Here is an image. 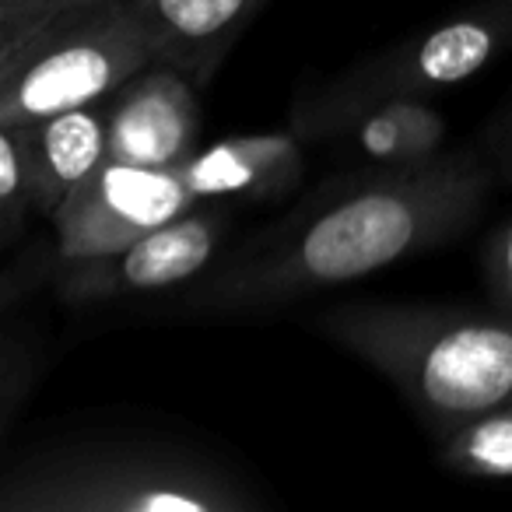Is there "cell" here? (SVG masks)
<instances>
[{
  "label": "cell",
  "mask_w": 512,
  "mask_h": 512,
  "mask_svg": "<svg viewBox=\"0 0 512 512\" xmlns=\"http://www.w3.org/2000/svg\"><path fill=\"white\" fill-rule=\"evenodd\" d=\"M491 183L495 169L477 148L414 169L362 165L221 256L193 281L186 309L253 316L404 264L460 239L481 218Z\"/></svg>",
  "instance_id": "cell-1"
},
{
  "label": "cell",
  "mask_w": 512,
  "mask_h": 512,
  "mask_svg": "<svg viewBox=\"0 0 512 512\" xmlns=\"http://www.w3.org/2000/svg\"><path fill=\"white\" fill-rule=\"evenodd\" d=\"M4 512H249L260 495L176 435L81 432L39 442L0 477Z\"/></svg>",
  "instance_id": "cell-2"
},
{
  "label": "cell",
  "mask_w": 512,
  "mask_h": 512,
  "mask_svg": "<svg viewBox=\"0 0 512 512\" xmlns=\"http://www.w3.org/2000/svg\"><path fill=\"white\" fill-rule=\"evenodd\" d=\"M334 348L372 365L446 435L512 404V316L418 302H348L320 316Z\"/></svg>",
  "instance_id": "cell-3"
},
{
  "label": "cell",
  "mask_w": 512,
  "mask_h": 512,
  "mask_svg": "<svg viewBox=\"0 0 512 512\" xmlns=\"http://www.w3.org/2000/svg\"><path fill=\"white\" fill-rule=\"evenodd\" d=\"M158 64L137 0H85L0 43V127L102 102Z\"/></svg>",
  "instance_id": "cell-4"
},
{
  "label": "cell",
  "mask_w": 512,
  "mask_h": 512,
  "mask_svg": "<svg viewBox=\"0 0 512 512\" xmlns=\"http://www.w3.org/2000/svg\"><path fill=\"white\" fill-rule=\"evenodd\" d=\"M505 50H512V0H481L316 85L351 99L432 102L488 71Z\"/></svg>",
  "instance_id": "cell-5"
},
{
  "label": "cell",
  "mask_w": 512,
  "mask_h": 512,
  "mask_svg": "<svg viewBox=\"0 0 512 512\" xmlns=\"http://www.w3.org/2000/svg\"><path fill=\"white\" fill-rule=\"evenodd\" d=\"M288 127L309 148L323 144L365 169H414L449 155V120L425 99H351L309 85L288 106Z\"/></svg>",
  "instance_id": "cell-6"
},
{
  "label": "cell",
  "mask_w": 512,
  "mask_h": 512,
  "mask_svg": "<svg viewBox=\"0 0 512 512\" xmlns=\"http://www.w3.org/2000/svg\"><path fill=\"white\" fill-rule=\"evenodd\" d=\"M200 207L183 179V165L151 169L106 158L53 218L60 260H92L130 246L141 235Z\"/></svg>",
  "instance_id": "cell-7"
},
{
  "label": "cell",
  "mask_w": 512,
  "mask_h": 512,
  "mask_svg": "<svg viewBox=\"0 0 512 512\" xmlns=\"http://www.w3.org/2000/svg\"><path fill=\"white\" fill-rule=\"evenodd\" d=\"M225 239L228 214L221 207L200 204L109 256H92V260L57 256L50 285L60 299L74 306L183 288L218 264Z\"/></svg>",
  "instance_id": "cell-8"
},
{
  "label": "cell",
  "mask_w": 512,
  "mask_h": 512,
  "mask_svg": "<svg viewBox=\"0 0 512 512\" xmlns=\"http://www.w3.org/2000/svg\"><path fill=\"white\" fill-rule=\"evenodd\" d=\"M109 158L172 169L200 148V88L169 64H151L106 99Z\"/></svg>",
  "instance_id": "cell-9"
},
{
  "label": "cell",
  "mask_w": 512,
  "mask_h": 512,
  "mask_svg": "<svg viewBox=\"0 0 512 512\" xmlns=\"http://www.w3.org/2000/svg\"><path fill=\"white\" fill-rule=\"evenodd\" d=\"M309 144L292 127L214 141L183 162V179L200 204H271L306 179Z\"/></svg>",
  "instance_id": "cell-10"
},
{
  "label": "cell",
  "mask_w": 512,
  "mask_h": 512,
  "mask_svg": "<svg viewBox=\"0 0 512 512\" xmlns=\"http://www.w3.org/2000/svg\"><path fill=\"white\" fill-rule=\"evenodd\" d=\"M158 46V64L176 67L207 92L232 46L271 0H137Z\"/></svg>",
  "instance_id": "cell-11"
},
{
  "label": "cell",
  "mask_w": 512,
  "mask_h": 512,
  "mask_svg": "<svg viewBox=\"0 0 512 512\" xmlns=\"http://www.w3.org/2000/svg\"><path fill=\"white\" fill-rule=\"evenodd\" d=\"M15 130L22 141L36 214L53 221L64 200L109 158L106 99Z\"/></svg>",
  "instance_id": "cell-12"
},
{
  "label": "cell",
  "mask_w": 512,
  "mask_h": 512,
  "mask_svg": "<svg viewBox=\"0 0 512 512\" xmlns=\"http://www.w3.org/2000/svg\"><path fill=\"white\" fill-rule=\"evenodd\" d=\"M439 456L449 470L481 481L512 477V404L484 411L439 435Z\"/></svg>",
  "instance_id": "cell-13"
},
{
  "label": "cell",
  "mask_w": 512,
  "mask_h": 512,
  "mask_svg": "<svg viewBox=\"0 0 512 512\" xmlns=\"http://www.w3.org/2000/svg\"><path fill=\"white\" fill-rule=\"evenodd\" d=\"M32 214H36V200H32L18 130L0 127V249L4 253H11L22 242Z\"/></svg>",
  "instance_id": "cell-14"
},
{
  "label": "cell",
  "mask_w": 512,
  "mask_h": 512,
  "mask_svg": "<svg viewBox=\"0 0 512 512\" xmlns=\"http://www.w3.org/2000/svg\"><path fill=\"white\" fill-rule=\"evenodd\" d=\"M481 278L498 313L512 316V221L498 225L481 246Z\"/></svg>",
  "instance_id": "cell-15"
},
{
  "label": "cell",
  "mask_w": 512,
  "mask_h": 512,
  "mask_svg": "<svg viewBox=\"0 0 512 512\" xmlns=\"http://www.w3.org/2000/svg\"><path fill=\"white\" fill-rule=\"evenodd\" d=\"M32 372L36 369L29 362V351L11 337H4V358H0V425H4V432L11 428L18 404L29 393Z\"/></svg>",
  "instance_id": "cell-16"
},
{
  "label": "cell",
  "mask_w": 512,
  "mask_h": 512,
  "mask_svg": "<svg viewBox=\"0 0 512 512\" xmlns=\"http://www.w3.org/2000/svg\"><path fill=\"white\" fill-rule=\"evenodd\" d=\"M85 0H0V43L25 36L29 29L43 25L57 11H67Z\"/></svg>",
  "instance_id": "cell-17"
},
{
  "label": "cell",
  "mask_w": 512,
  "mask_h": 512,
  "mask_svg": "<svg viewBox=\"0 0 512 512\" xmlns=\"http://www.w3.org/2000/svg\"><path fill=\"white\" fill-rule=\"evenodd\" d=\"M477 151L488 158V165L495 169V179L512 183V99L491 113V120L484 123L481 137H477Z\"/></svg>",
  "instance_id": "cell-18"
}]
</instances>
